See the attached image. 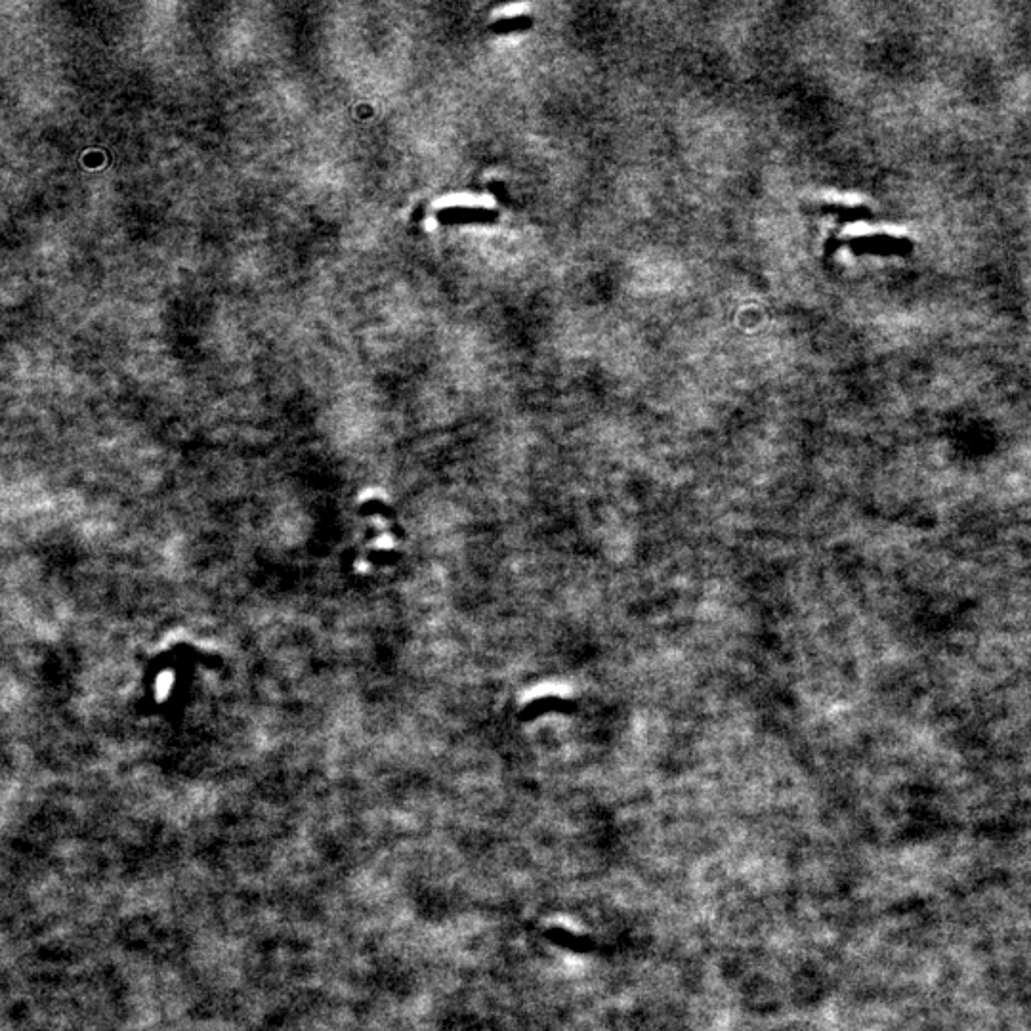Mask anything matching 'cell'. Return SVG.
Masks as SVG:
<instances>
[{"label": "cell", "mask_w": 1031, "mask_h": 1031, "mask_svg": "<svg viewBox=\"0 0 1031 1031\" xmlns=\"http://www.w3.org/2000/svg\"><path fill=\"white\" fill-rule=\"evenodd\" d=\"M445 222H491L495 220V212L485 209H449L440 212Z\"/></svg>", "instance_id": "6da1fadb"}, {"label": "cell", "mask_w": 1031, "mask_h": 1031, "mask_svg": "<svg viewBox=\"0 0 1031 1031\" xmlns=\"http://www.w3.org/2000/svg\"><path fill=\"white\" fill-rule=\"evenodd\" d=\"M527 25H531V20L526 18V16H520V18H512V20H501V22L493 25V29L497 33H510V31H516V29H524Z\"/></svg>", "instance_id": "7a4b0ae2"}]
</instances>
